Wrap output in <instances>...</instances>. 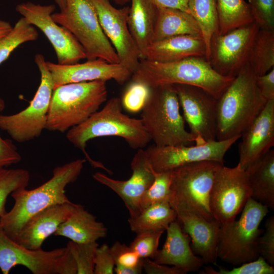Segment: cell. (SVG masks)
I'll list each match as a JSON object with an SVG mask.
<instances>
[{"label":"cell","mask_w":274,"mask_h":274,"mask_svg":"<svg viewBox=\"0 0 274 274\" xmlns=\"http://www.w3.org/2000/svg\"><path fill=\"white\" fill-rule=\"evenodd\" d=\"M256 83L261 94L267 100L274 99V68L263 75L256 76Z\"/></svg>","instance_id":"f6af8a7d"},{"label":"cell","mask_w":274,"mask_h":274,"mask_svg":"<svg viewBox=\"0 0 274 274\" xmlns=\"http://www.w3.org/2000/svg\"><path fill=\"white\" fill-rule=\"evenodd\" d=\"M141 119L156 146L194 143L193 136L185 128L173 85L152 88L150 96L142 110Z\"/></svg>","instance_id":"52a82bcc"},{"label":"cell","mask_w":274,"mask_h":274,"mask_svg":"<svg viewBox=\"0 0 274 274\" xmlns=\"http://www.w3.org/2000/svg\"><path fill=\"white\" fill-rule=\"evenodd\" d=\"M29 179V173L26 169L0 168V217L7 212L8 196L17 189L26 188Z\"/></svg>","instance_id":"836d02e7"},{"label":"cell","mask_w":274,"mask_h":274,"mask_svg":"<svg viewBox=\"0 0 274 274\" xmlns=\"http://www.w3.org/2000/svg\"><path fill=\"white\" fill-rule=\"evenodd\" d=\"M172 85L195 145H202L217 140V99L196 86Z\"/></svg>","instance_id":"4fadbf2b"},{"label":"cell","mask_w":274,"mask_h":274,"mask_svg":"<svg viewBox=\"0 0 274 274\" xmlns=\"http://www.w3.org/2000/svg\"><path fill=\"white\" fill-rule=\"evenodd\" d=\"M55 8L54 5L27 2L17 5L16 11L46 36L55 50L58 63L73 64L86 58L84 49L75 37L53 19L52 14Z\"/></svg>","instance_id":"2e32d148"},{"label":"cell","mask_w":274,"mask_h":274,"mask_svg":"<svg viewBox=\"0 0 274 274\" xmlns=\"http://www.w3.org/2000/svg\"><path fill=\"white\" fill-rule=\"evenodd\" d=\"M177 221L190 238L191 248L204 264H216L221 224L191 213L177 215Z\"/></svg>","instance_id":"7402d4cb"},{"label":"cell","mask_w":274,"mask_h":274,"mask_svg":"<svg viewBox=\"0 0 274 274\" xmlns=\"http://www.w3.org/2000/svg\"><path fill=\"white\" fill-rule=\"evenodd\" d=\"M165 230V241L162 248L157 250L153 260L159 264L175 266L186 273L199 271L204 263L193 252L189 236L183 231L177 220Z\"/></svg>","instance_id":"603a6c76"},{"label":"cell","mask_w":274,"mask_h":274,"mask_svg":"<svg viewBox=\"0 0 274 274\" xmlns=\"http://www.w3.org/2000/svg\"><path fill=\"white\" fill-rule=\"evenodd\" d=\"M86 160L78 159L53 170V176L40 186L31 190L17 189L11 195L12 208L0 217L5 232L14 239L25 222L32 216L54 204L72 202L65 193L66 186L80 176Z\"/></svg>","instance_id":"6da1fadb"},{"label":"cell","mask_w":274,"mask_h":274,"mask_svg":"<svg viewBox=\"0 0 274 274\" xmlns=\"http://www.w3.org/2000/svg\"><path fill=\"white\" fill-rule=\"evenodd\" d=\"M152 171L154 179L152 185L146 190L141 199L140 203L141 212L153 204L169 202L172 170L159 173L155 172L153 170Z\"/></svg>","instance_id":"e575fe53"},{"label":"cell","mask_w":274,"mask_h":274,"mask_svg":"<svg viewBox=\"0 0 274 274\" xmlns=\"http://www.w3.org/2000/svg\"><path fill=\"white\" fill-rule=\"evenodd\" d=\"M130 1L127 24L140 59L144 60L153 42L158 8L150 0Z\"/></svg>","instance_id":"d4e9b609"},{"label":"cell","mask_w":274,"mask_h":274,"mask_svg":"<svg viewBox=\"0 0 274 274\" xmlns=\"http://www.w3.org/2000/svg\"><path fill=\"white\" fill-rule=\"evenodd\" d=\"M143 271V264L135 267L115 265L114 272L117 274H141Z\"/></svg>","instance_id":"c3c4849f"},{"label":"cell","mask_w":274,"mask_h":274,"mask_svg":"<svg viewBox=\"0 0 274 274\" xmlns=\"http://www.w3.org/2000/svg\"><path fill=\"white\" fill-rule=\"evenodd\" d=\"M248 63L256 76L263 75L274 68V31L259 29Z\"/></svg>","instance_id":"4dcf8cb0"},{"label":"cell","mask_w":274,"mask_h":274,"mask_svg":"<svg viewBox=\"0 0 274 274\" xmlns=\"http://www.w3.org/2000/svg\"><path fill=\"white\" fill-rule=\"evenodd\" d=\"M107 96L104 81L69 83L56 87L53 91L46 129L67 131L98 111Z\"/></svg>","instance_id":"5b68a950"},{"label":"cell","mask_w":274,"mask_h":274,"mask_svg":"<svg viewBox=\"0 0 274 274\" xmlns=\"http://www.w3.org/2000/svg\"><path fill=\"white\" fill-rule=\"evenodd\" d=\"M52 17L75 37L88 60L100 58L110 63H120L115 50L102 30L90 0H65L64 8L53 13Z\"/></svg>","instance_id":"9c48e42d"},{"label":"cell","mask_w":274,"mask_h":274,"mask_svg":"<svg viewBox=\"0 0 274 274\" xmlns=\"http://www.w3.org/2000/svg\"><path fill=\"white\" fill-rule=\"evenodd\" d=\"M256 75L247 63L217 101V140L241 136L264 108Z\"/></svg>","instance_id":"7a4b0ae2"},{"label":"cell","mask_w":274,"mask_h":274,"mask_svg":"<svg viewBox=\"0 0 274 274\" xmlns=\"http://www.w3.org/2000/svg\"><path fill=\"white\" fill-rule=\"evenodd\" d=\"M115 266L110 247L107 244L98 246L95 255L93 274H113Z\"/></svg>","instance_id":"ee69618b"},{"label":"cell","mask_w":274,"mask_h":274,"mask_svg":"<svg viewBox=\"0 0 274 274\" xmlns=\"http://www.w3.org/2000/svg\"><path fill=\"white\" fill-rule=\"evenodd\" d=\"M190 14L196 21L206 48V58L209 60L212 38L217 31L216 0H188Z\"/></svg>","instance_id":"1f68e13d"},{"label":"cell","mask_w":274,"mask_h":274,"mask_svg":"<svg viewBox=\"0 0 274 274\" xmlns=\"http://www.w3.org/2000/svg\"><path fill=\"white\" fill-rule=\"evenodd\" d=\"M254 22L260 29L274 31V0H248Z\"/></svg>","instance_id":"ab89813d"},{"label":"cell","mask_w":274,"mask_h":274,"mask_svg":"<svg viewBox=\"0 0 274 274\" xmlns=\"http://www.w3.org/2000/svg\"><path fill=\"white\" fill-rule=\"evenodd\" d=\"M12 27L9 22L0 20V38L7 35Z\"/></svg>","instance_id":"681fc988"},{"label":"cell","mask_w":274,"mask_h":274,"mask_svg":"<svg viewBox=\"0 0 274 274\" xmlns=\"http://www.w3.org/2000/svg\"><path fill=\"white\" fill-rule=\"evenodd\" d=\"M115 265L135 267L143 264L141 258L129 246L116 241L110 247Z\"/></svg>","instance_id":"60d3db41"},{"label":"cell","mask_w":274,"mask_h":274,"mask_svg":"<svg viewBox=\"0 0 274 274\" xmlns=\"http://www.w3.org/2000/svg\"><path fill=\"white\" fill-rule=\"evenodd\" d=\"M251 195L245 170L238 164L233 167L220 165L210 195V208L214 218L221 225L234 221Z\"/></svg>","instance_id":"7c38bea8"},{"label":"cell","mask_w":274,"mask_h":274,"mask_svg":"<svg viewBox=\"0 0 274 274\" xmlns=\"http://www.w3.org/2000/svg\"><path fill=\"white\" fill-rule=\"evenodd\" d=\"M61 10H62L65 6V0H54Z\"/></svg>","instance_id":"f907efd6"},{"label":"cell","mask_w":274,"mask_h":274,"mask_svg":"<svg viewBox=\"0 0 274 274\" xmlns=\"http://www.w3.org/2000/svg\"><path fill=\"white\" fill-rule=\"evenodd\" d=\"M116 3L121 5L126 4L130 0H113Z\"/></svg>","instance_id":"816d5d0a"},{"label":"cell","mask_w":274,"mask_h":274,"mask_svg":"<svg viewBox=\"0 0 274 274\" xmlns=\"http://www.w3.org/2000/svg\"><path fill=\"white\" fill-rule=\"evenodd\" d=\"M131 77L132 80L142 82L151 88L174 84L196 86L217 99L234 78L218 73L205 56L167 62L141 60Z\"/></svg>","instance_id":"3957f363"},{"label":"cell","mask_w":274,"mask_h":274,"mask_svg":"<svg viewBox=\"0 0 274 274\" xmlns=\"http://www.w3.org/2000/svg\"><path fill=\"white\" fill-rule=\"evenodd\" d=\"M251 197L274 209V150H270L246 170Z\"/></svg>","instance_id":"4316f807"},{"label":"cell","mask_w":274,"mask_h":274,"mask_svg":"<svg viewBox=\"0 0 274 274\" xmlns=\"http://www.w3.org/2000/svg\"><path fill=\"white\" fill-rule=\"evenodd\" d=\"M114 136L123 138L131 148L143 149L151 141L141 119L131 118L122 112L121 99L110 98L99 111L91 115L82 123L66 131V138L75 147L81 150L89 161L85 151L90 140Z\"/></svg>","instance_id":"277c9868"},{"label":"cell","mask_w":274,"mask_h":274,"mask_svg":"<svg viewBox=\"0 0 274 274\" xmlns=\"http://www.w3.org/2000/svg\"><path fill=\"white\" fill-rule=\"evenodd\" d=\"M265 231L258 239L260 256L274 266V217L268 218L265 223Z\"/></svg>","instance_id":"b9f144b4"},{"label":"cell","mask_w":274,"mask_h":274,"mask_svg":"<svg viewBox=\"0 0 274 274\" xmlns=\"http://www.w3.org/2000/svg\"><path fill=\"white\" fill-rule=\"evenodd\" d=\"M67 246L75 260L77 274H93L97 243H76L70 241Z\"/></svg>","instance_id":"8d00e7d4"},{"label":"cell","mask_w":274,"mask_h":274,"mask_svg":"<svg viewBox=\"0 0 274 274\" xmlns=\"http://www.w3.org/2000/svg\"><path fill=\"white\" fill-rule=\"evenodd\" d=\"M5 108L4 100L0 97V112ZM21 156L11 140L3 139L0 136V168L19 163Z\"/></svg>","instance_id":"7bdbcfd3"},{"label":"cell","mask_w":274,"mask_h":274,"mask_svg":"<svg viewBox=\"0 0 274 274\" xmlns=\"http://www.w3.org/2000/svg\"><path fill=\"white\" fill-rule=\"evenodd\" d=\"M238 165L246 170L274 146V99L264 108L241 135Z\"/></svg>","instance_id":"ffe728a7"},{"label":"cell","mask_w":274,"mask_h":274,"mask_svg":"<svg viewBox=\"0 0 274 274\" xmlns=\"http://www.w3.org/2000/svg\"><path fill=\"white\" fill-rule=\"evenodd\" d=\"M102 30L119 58L120 63L132 74L137 70L140 59L127 24L128 7L118 9L108 0H90Z\"/></svg>","instance_id":"e0dca14e"},{"label":"cell","mask_w":274,"mask_h":274,"mask_svg":"<svg viewBox=\"0 0 274 274\" xmlns=\"http://www.w3.org/2000/svg\"><path fill=\"white\" fill-rule=\"evenodd\" d=\"M150 1L157 8L178 9L190 14L188 0H150Z\"/></svg>","instance_id":"7dc6e473"},{"label":"cell","mask_w":274,"mask_h":274,"mask_svg":"<svg viewBox=\"0 0 274 274\" xmlns=\"http://www.w3.org/2000/svg\"><path fill=\"white\" fill-rule=\"evenodd\" d=\"M105 225L78 204L71 215L58 227L54 234L68 238L76 243L96 242L107 234Z\"/></svg>","instance_id":"484cf974"},{"label":"cell","mask_w":274,"mask_h":274,"mask_svg":"<svg viewBox=\"0 0 274 274\" xmlns=\"http://www.w3.org/2000/svg\"><path fill=\"white\" fill-rule=\"evenodd\" d=\"M151 90L152 88L146 84L132 80L121 99L122 107L130 113L142 111L150 96Z\"/></svg>","instance_id":"d590c367"},{"label":"cell","mask_w":274,"mask_h":274,"mask_svg":"<svg viewBox=\"0 0 274 274\" xmlns=\"http://www.w3.org/2000/svg\"><path fill=\"white\" fill-rule=\"evenodd\" d=\"M218 271L211 266L204 267L203 274H273L274 267L262 256L256 259L244 263L231 270L219 267Z\"/></svg>","instance_id":"f35d334b"},{"label":"cell","mask_w":274,"mask_h":274,"mask_svg":"<svg viewBox=\"0 0 274 274\" xmlns=\"http://www.w3.org/2000/svg\"><path fill=\"white\" fill-rule=\"evenodd\" d=\"M260 28L253 22L213 36L209 61L220 75L235 77L248 61L255 38Z\"/></svg>","instance_id":"5bb4252c"},{"label":"cell","mask_w":274,"mask_h":274,"mask_svg":"<svg viewBox=\"0 0 274 274\" xmlns=\"http://www.w3.org/2000/svg\"><path fill=\"white\" fill-rule=\"evenodd\" d=\"M143 270L147 274H186L178 267L159 264L150 258L144 259Z\"/></svg>","instance_id":"bcb514c9"},{"label":"cell","mask_w":274,"mask_h":274,"mask_svg":"<svg viewBox=\"0 0 274 274\" xmlns=\"http://www.w3.org/2000/svg\"><path fill=\"white\" fill-rule=\"evenodd\" d=\"M181 35L201 36L199 27L192 15L178 9L158 8L153 42Z\"/></svg>","instance_id":"83f0119b"},{"label":"cell","mask_w":274,"mask_h":274,"mask_svg":"<svg viewBox=\"0 0 274 274\" xmlns=\"http://www.w3.org/2000/svg\"><path fill=\"white\" fill-rule=\"evenodd\" d=\"M22 265L33 274H77L75 260L68 247L51 251L26 248L12 239L0 224V269L8 274Z\"/></svg>","instance_id":"30bf717a"},{"label":"cell","mask_w":274,"mask_h":274,"mask_svg":"<svg viewBox=\"0 0 274 274\" xmlns=\"http://www.w3.org/2000/svg\"><path fill=\"white\" fill-rule=\"evenodd\" d=\"M216 7L218 34L254 22L249 5L244 0H216Z\"/></svg>","instance_id":"f546056e"},{"label":"cell","mask_w":274,"mask_h":274,"mask_svg":"<svg viewBox=\"0 0 274 274\" xmlns=\"http://www.w3.org/2000/svg\"><path fill=\"white\" fill-rule=\"evenodd\" d=\"M268 212L266 206L250 197L238 220L221 225L218 257L234 265L256 259L260 256L258 239L263 232L259 226Z\"/></svg>","instance_id":"ba28073f"},{"label":"cell","mask_w":274,"mask_h":274,"mask_svg":"<svg viewBox=\"0 0 274 274\" xmlns=\"http://www.w3.org/2000/svg\"><path fill=\"white\" fill-rule=\"evenodd\" d=\"M240 138L241 136H236L200 145L158 147L154 145L145 151L152 169L157 173L171 171L184 165L201 161H213L224 164L226 152Z\"/></svg>","instance_id":"9a60e30c"},{"label":"cell","mask_w":274,"mask_h":274,"mask_svg":"<svg viewBox=\"0 0 274 274\" xmlns=\"http://www.w3.org/2000/svg\"><path fill=\"white\" fill-rule=\"evenodd\" d=\"M177 220V214L169 202L151 204L143 210L128 222L131 231L136 234L146 231L165 230L169 225Z\"/></svg>","instance_id":"f1b7e54d"},{"label":"cell","mask_w":274,"mask_h":274,"mask_svg":"<svg viewBox=\"0 0 274 274\" xmlns=\"http://www.w3.org/2000/svg\"><path fill=\"white\" fill-rule=\"evenodd\" d=\"M221 165L218 162L201 161L172 170L169 204L177 215L191 213L208 221L215 220L209 199L216 172Z\"/></svg>","instance_id":"8992f818"},{"label":"cell","mask_w":274,"mask_h":274,"mask_svg":"<svg viewBox=\"0 0 274 274\" xmlns=\"http://www.w3.org/2000/svg\"><path fill=\"white\" fill-rule=\"evenodd\" d=\"M78 204L72 202L51 206L30 217L13 239L29 249H42L45 240L73 212Z\"/></svg>","instance_id":"44dd1931"},{"label":"cell","mask_w":274,"mask_h":274,"mask_svg":"<svg viewBox=\"0 0 274 274\" xmlns=\"http://www.w3.org/2000/svg\"><path fill=\"white\" fill-rule=\"evenodd\" d=\"M35 61L41 74L40 85L29 105L10 115H0V129L17 142L24 143L38 138L46 129L53 91L50 73L44 56L37 54Z\"/></svg>","instance_id":"8fae6325"},{"label":"cell","mask_w":274,"mask_h":274,"mask_svg":"<svg viewBox=\"0 0 274 274\" xmlns=\"http://www.w3.org/2000/svg\"><path fill=\"white\" fill-rule=\"evenodd\" d=\"M206 54L201 36L181 35L152 42L147 49L145 59L167 62L189 57L206 56Z\"/></svg>","instance_id":"cb8c5ba5"},{"label":"cell","mask_w":274,"mask_h":274,"mask_svg":"<svg viewBox=\"0 0 274 274\" xmlns=\"http://www.w3.org/2000/svg\"><path fill=\"white\" fill-rule=\"evenodd\" d=\"M38 38L35 27L22 17L7 35L0 38V64L20 45Z\"/></svg>","instance_id":"d6a6232c"},{"label":"cell","mask_w":274,"mask_h":274,"mask_svg":"<svg viewBox=\"0 0 274 274\" xmlns=\"http://www.w3.org/2000/svg\"><path fill=\"white\" fill-rule=\"evenodd\" d=\"M130 166L132 174L126 180H115L100 172L95 173L93 178L115 192L123 200L129 218H134L141 212V199L152 185L154 176L143 149H138Z\"/></svg>","instance_id":"d6986e66"},{"label":"cell","mask_w":274,"mask_h":274,"mask_svg":"<svg viewBox=\"0 0 274 274\" xmlns=\"http://www.w3.org/2000/svg\"><path fill=\"white\" fill-rule=\"evenodd\" d=\"M52 77L53 90L69 83L113 80L123 85L132 74L120 63H113L97 58L83 63L61 64L46 61Z\"/></svg>","instance_id":"ac0fdd59"},{"label":"cell","mask_w":274,"mask_h":274,"mask_svg":"<svg viewBox=\"0 0 274 274\" xmlns=\"http://www.w3.org/2000/svg\"><path fill=\"white\" fill-rule=\"evenodd\" d=\"M164 230H150L136 234L129 246L143 259H153L157 250L160 237Z\"/></svg>","instance_id":"74e56055"}]
</instances>
